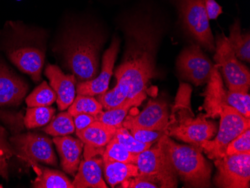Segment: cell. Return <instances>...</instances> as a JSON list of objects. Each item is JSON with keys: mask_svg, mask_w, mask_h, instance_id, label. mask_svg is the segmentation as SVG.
Returning <instances> with one entry per match:
<instances>
[{"mask_svg": "<svg viewBox=\"0 0 250 188\" xmlns=\"http://www.w3.org/2000/svg\"><path fill=\"white\" fill-rule=\"evenodd\" d=\"M214 60L226 81L229 90L248 92L250 86V70L236 57L234 50L224 33L217 36Z\"/></svg>", "mask_w": 250, "mask_h": 188, "instance_id": "cell-8", "label": "cell"}, {"mask_svg": "<svg viewBox=\"0 0 250 188\" xmlns=\"http://www.w3.org/2000/svg\"><path fill=\"white\" fill-rule=\"evenodd\" d=\"M15 149L27 162H41L57 165V158L52 146V141L41 134L27 133L11 139Z\"/></svg>", "mask_w": 250, "mask_h": 188, "instance_id": "cell-12", "label": "cell"}, {"mask_svg": "<svg viewBox=\"0 0 250 188\" xmlns=\"http://www.w3.org/2000/svg\"><path fill=\"white\" fill-rule=\"evenodd\" d=\"M120 40L113 37L108 50L104 54L101 71L92 81L80 82L77 85V95L95 96L102 95L107 91L109 81L113 74L115 63L119 53Z\"/></svg>", "mask_w": 250, "mask_h": 188, "instance_id": "cell-13", "label": "cell"}, {"mask_svg": "<svg viewBox=\"0 0 250 188\" xmlns=\"http://www.w3.org/2000/svg\"><path fill=\"white\" fill-rule=\"evenodd\" d=\"M55 111L51 106L28 107L24 118L25 126L28 129H33L46 125L53 119Z\"/></svg>", "mask_w": 250, "mask_h": 188, "instance_id": "cell-27", "label": "cell"}, {"mask_svg": "<svg viewBox=\"0 0 250 188\" xmlns=\"http://www.w3.org/2000/svg\"><path fill=\"white\" fill-rule=\"evenodd\" d=\"M103 110V106L98 100L92 96L77 95L71 106L68 107V113L72 116L85 113L96 116Z\"/></svg>", "mask_w": 250, "mask_h": 188, "instance_id": "cell-28", "label": "cell"}, {"mask_svg": "<svg viewBox=\"0 0 250 188\" xmlns=\"http://www.w3.org/2000/svg\"><path fill=\"white\" fill-rule=\"evenodd\" d=\"M236 57L242 61H250V33H241V22L236 20L230 27V35L228 38Z\"/></svg>", "mask_w": 250, "mask_h": 188, "instance_id": "cell-24", "label": "cell"}, {"mask_svg": "<svg viewBox=\"0 0 250 188\" xmlns=\"http://www.w3.org/2000/svg\"><path fill=\"white\" fill-rule=\"evenodd\" d=\"M74 117V125H75L76 131L82 130L86 128L87 127L94 123L95 121V116L92 115L81 113V114L76 115Z\"/></svg>", "mask_w": 250, "mask_h": 188, "instance_id": "cell-36", "label": "cell"}, {"mask_svg": "<svg viewBox=\"0 0 250 188\" xmlns=\"http://www.w3.org/2000/svg\"><path fill=\"white\" fill-rule=\"evenodd\" d=\"M53 142L61 157L62 167L67 173L75 175L81 164L83 143L80 139L67 135L56 137Z\"/></svg>", "mask_w": 250, "mask_h": 188, "instance_id": "cell-20", "label": "cell"}, {"mask_svg": "<svg viewBox=\"0 0 250 188\" xmlns=\"http://www.w3.org/2000/svg\"><path fill=\"white\" fill-rule=\"evenodd\" d=\"M204 3L209 21L217 19L223 13V8L216 2V0H204Z\"/></svg>", "mask_w": 250, "mask_h": 188, "instance_id": "cell-37", "label": "cell"}, {"mask_svg": "<svg viewBox=\"0 0 250 188\" xmlns=\"http://www.w3.org/2000/svg\"><path fill=\"white\" fill-rule=\"evenodd\" d=\"M250 153V129H247L230 142L226 148V155Z\"/></svg>", "mask_w": 250, "mask_h": 188, "instance_id": "cell-33", "label": "cell"}, {"mask_svg": "<svg viewBox=\"0 0 250 188\" xmlns=\"http://www.w3.org/2000/svg\"><path fill=\"white\" fill-rule=\"evenodd\" d=\"M190 87L188 84H181L165 134L199 147L202 141L210 140L215 135L217 127L213 122L208 121L205 115L194 118L190 106Z\"/></svg>", "mask_w": 250, "mask_h": 188, "instance_id": "cell-4", "label": "cell"}, {"mask_svg": "<svg viewBox=\"0 0 250 188\" xmlns=\"http://www.w3.org/2000/svg\"><path fill=\"white\" fill-rule=\"evenodd\" d=\"M137 154L128 151L119 142L116 141L115 139H112L105 147L104 151L102 154V158L119 162L136 164Z\"/></svg>", "mask_w": 250, "mask_h": 188, "instance_id": "cell-29", "label": "cell"}, {"mask_svg": "<svg viewBox=\"0 0 250 188\" xmlns=\"http://www.w3.org/2000/svg\"><path fill=\"white\" fill-rule=\"evenodd\" d=\"M113 139L119 142L125 148L134 154H140L151 148L152 143H144L138 141L133 137L130 132L125 127H122L116 130Z\"/></svg>", "mask_w": 250, "mask_h": 188, "instance_id": "cell-30", "label": "cell"}, {"mask_svg": "<svg viewBox=\"0 0 250 188\" xmlns=\"http://www.w3.org/2000/svg\"><path fill=\"white\" fill-rule=\"evenodd\" d=\"M143 102L142 99L126 101L123 104L118 107L107 109L105 112L102 110L101 113L95 116V120L99 121L106 125L116 127V129L120 128L123 127L124 121L127 117L130 108L139 106Z\"/></svg>", "mask_w": 250, "mask_h": 188, "instance_id": "cell-23", "label": "cell"}, {"mask_svg": "<svg viewBox=\"0 0 250 188\" xmlns=\"http://www.w3.org/2000/svg\"><path fill=\"white\" fill-rule=\"evenodd\" d=\"M56 98L57 96L55 91L46 81H43L26 98V102L28 107L50 106L56 102Z\"/></svg>", "mask_w": 250, "mask_h": 188, "instance_id": "cell-26", "label": "cell"}, {"mask_svg": "<svg viewBox=\"0 0 250 188\" xmlns=\"http://www.w3.org/2000/svg\"><path fill=\"white\" fill-rule=\"evenodd\" d=\"M205 95L204 108L206 109V118L218 117L227 103V91L223 85V79L220 75L217 64L214 65L210 79L208 81V86Z\"/></svg>", "mask_w": 250, "mask_h": 188, "instance_id": "cell-18", "label": "cell"}, {"mask_svg": "<svg viewBox=\"0 0 250 188\" xmlns=\"http://www.w3.org/2000/svg\"><path fill=\"white\" fill-rule=\"evenodd\" d=\"M27 90L26 83L5 63L0 62V106L20 104Z\"/></svg>", "mask_w": 250, "mask_h": 188, "instance_id": "cell-17", "label": "cell"}, {"mask_svg": "<svg viewBox=\"0 0 250 188\" xmlns=\"http://www.w3.org/2000/svg\"><path fill=\"white\" fill-rule=\"evenodd\" d=\"M227 103L243 116L250 119V97L248 92L241 91H227Z\"/></svg>", "mask_w": 250, "mask_h": 188, "instance_id": "cell-31", "label": "cell"}, {"mask_svg": "<svg viewBox=\"0 0 250 188\" xmlns=\"http://www.w3.org/2000/svg\"><path fill=\"white\" fill-rule=\"evenodd\" d=\"M166 156L181 180L188 188H209L211 167L199 147L177 144L164 134L158 140Z\"/></svg>", "mask_w": 250, "mask_h": 188, "instance_id": "cell-5", "label": "cell"}, {"mask_svg": "<svg viewBox=\"0 0 250 188\" xmlns=\"http://www.w3.org/2000/svg\"><path fill=\"white\" fill-rule=\"evenodd\" d=\"M45 75L50 81L52 88L56 93V102L60 110L71 106L75 99L77 79L74 74H65L58 66L47 64Z\"/></svg>", "mask_w": 250, "mask_h": 188, "instance_id": "cell-16", "label": "cell"}, {"mask_svg": "<svg viewBox=\"0 0 250 188\" xmlns=\"http://www.w3.org/2000/svg\"><path fill=\"white\" fill-rule=\"evenodd\" d=\"M136 165L140 175L149 179L159 188H175L178 186V175L158 143L154 148H147L137 154Z\"/></svg>", "mask_w": 250, "mask_h": 188, "instance_id": "cell-9", "label": "cell"}, {"mask_svg": "<svg viewBox=\"0 0 250 188\" xmlns=\"http://www.w3.org/2000/svg\"><path fill=\"white\" fill-rule=\"evenodd\" d=\"M178 10L180 19L186 32L199 46L215 51L212 34L204 0H172Z\"/></svg>", "mask_w": 250, "mask_h": 188, "instance_id": "cell-6", "label": "cell"}, {"mask_svg": "<svg viewBox=\"0 0 250 188\" xmlns=\"http://www.w3.org/2000/svg\"><path fill=\"white\" fill-rule=\"evenodd\" d=\"M103 39L99 32L85 26H74L64 32L62 54L67 68L80 82L92 81L99 74Z\"/></svg>", "mask_w": 250, "mask_h": 188, "instance_id": "cell-3", "label": "cell"}, {"mask_svg": "<svg viewBox=\"0 0 250 188\" xmlns=\"http://www.w3.org/2000/svg\"><path fill=\"white\" fill-rule=\"evenodd\" d=\"M121 188H157L156 184L139 174L137 176L124 181L120 184Z\"/></svg>", "mask_w": 250, "mask_h": 188, "instance_id": "cell-35", "label": "cell"}, {"mask_svg": "<svg viewBox=\"0 0 250 188\" xmlns=\"http://www.w3.org/2000/svg\"><path fill=\"white\" fill-rule=\"evenodd\" d=\"M220 116V127L214 140H204L199 146L208 158L214 161L224 157L230 142L250 127V119L231 106H226Z\"/></svg>", "mask_w": 250, "mask_h": 188, "instance_id": "cell-7", "label": "cell"}, {"mask_svg": "<svg viewBox=\"0 0 250 188\" xmlns=\"http://www.w3.org/2000/svg\"><path fill=\"white\" fill-rule=\"evenodd\" d=\"M105 179L112 188L139 175L137 166L133 164L103 159Z\"/></svg>", "mask_w": 250, "mask_h": 188, "instance_id": "cell-21", "label": "cell"}, {"mask_svg": "<svg viewBox=\"0 0 250 188\" xmlns=\"http://www.w3.org/2000/svg\"><path fill=\"white\" fill-rule=\"evenodd\" d=\"M43 130L55 137L69 135L75 131L74 117L68 112H62L53 118Z\"/></svg>", "mask_w": 250, "mask_h": 188, "instance_id": "cell-25", "label": "cell"}, {"mask_svg": "<svg viewBox=\"0 0 250 188\" xmlns=\"http://www.w3.org/2000/svg\"><path fill=\"white\" fill-rule=\"evenodd\" d=\"M1 49L21 72L34 82L41 81L46 50L43 31L10 21L2 33Z\"/></svg>", "mask_w": 250, "mask_h": 188, "instance_id": "cell-2", "label": "cell"}, {"mask_svg": "<svg viewBox=\"0 0 250 188\" xmlns=\"http://www.w3.org/2000/svg\"><path fill=\"white\" fill-rule=\"evenodd\" d=\"M213 67L214 64L196 43L185 48L177 60L180 75L196 85L208 83Z\"/></svg>", "mask_w": 250, "mask_h": 188, "instance_id": "cell-11", "label": "cell"}, {"mask_svg": "<svg viewBox=\"0 0 250 188\" xmlns=\"http://www.w3.org/2000/svg\"><path fill=\"white\" fill-rule=\"evenodd\" d=\"M38 173L37 178L32 182V188H73L72 182L62 172L48 168L42 167L36 162H29Z\"/></svg>", "mask_w": 250, "mask_h": 188, "instance_id": "cell-22", "label": "cell"}, {"mask_svg": "<svg viewBox=\"0 0 250 188\" xmlns=\"http://www.w3.org/2000/svg\"><path fill=\"white\" fill-rule=\"evenodd\" d=\"M6 130L0 126V176L8 179V164L13 156V148L8 143Z\"/></svg>", "mask_w": 250, "mask_h": 188, "instance_id": "cell-32", "label": "cell"}, {"mask_svg": "<svg viewBox=\"0 0 250 188\" xmlns=\"http://www.w3.org/2000/svg\"><path fill=\"white\" fill-rule=\"evenodd\" d=\"M130 134L136 140L141 143H153L158 141L165 134L164 130H150L146 129H130Z\"/></svg>", "mask_w": 250, "mask_h": 188, "instance_id": "cell-34", "label": "cell"}, {"mask_svg": "<svg viewBox=\"0 0 250 188\" xmlns=\"http://www.w3.org/2000/svg\"><path fill=\"white\" fill-rule=\"evenodd\" d=\"M103 165V158L93 157L83 160L72 182L73 188H107L102 177Z\"/></svg>", "mask_w": 250, "mask_h": 188, "instance_id": "cell-19", "label": "cell"}, {"mask_svg": "<svg viewBox=\"0 0 250 188\" xmlns=\"http://www.w3.org/2000/svg\"><path fill=\"white\" fill-rule=\"evenodd\" d=\"M117 129L95 120L86 128L76 131L77 137L85 144V159L103 154L105 147L114 137Z\"/></svg>", "mask_w": 250, "mask_h": 188, "instance_id": "cell-15", "label": "cell"}, {"mask_svg": "<svg viewBox=\"0 0 250 188\" xmlns=\"http://www.w3.org/2000/svg\"><path fill=\"white\" fill-rule=\"evenodd\" d=\"M214 161L217 173L213 182L217 188H250V153L225 155Z\"/></svg>", "mask_w": 250, "mask_h": 188, "instance_id": "cell-10", "label": "cell"}, {"mask_svg": "<svg viewBox=\"0 0 250 188\" xmlns=\"http://www.w3.org/2000/svg\"><path fill=\"white\" fill-rule=\"evenodd\" d=\"M125 47L122 63L115 71L116 85L98 95L103 109L118 107L127 100L146 98L147 85L157 77V54L163 28L151 12H139L124 21Z\"/></svg>", "mask_w": 250, "mask_h": 188, "instance_id": "cell-1", "label": "cell"}, {"mask_svg": "<svg viewBox=\"0 0 250 188\" xmlns=\"http://www.w3.org/2000/svg\"><path fill=\"white\" fill-rule=\"evenodd\" d=\"M169 121V113L167 104L163 101L150 100L141 113L136 116H127L123 127L146 129L150 130H164Z\"/></svg>", "mask_w": 250, "mask_h": 188, "instance_id": "cell-14", "label": "cell"}]
</instances>
